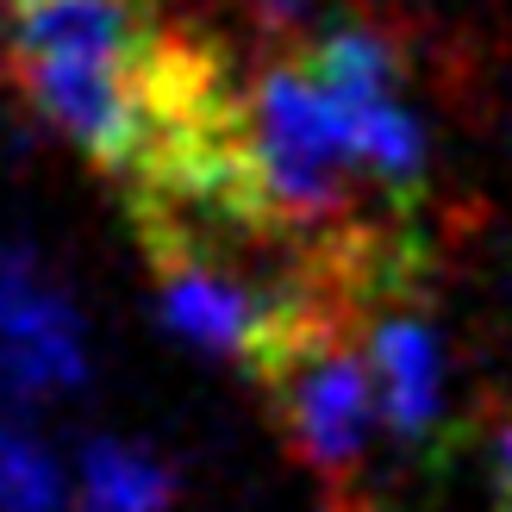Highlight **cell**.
Returning a JSON list of instances; mask_svg holds the SVG:
<instances>
[{
    "instance_id": "cell-7",
    "label": "cell",
    "mask_w": 512,
    "mask_h": 512,
    "mask_svg": "<svg viewBox=\"0 0 512 512\" xmlns=\"http://www.w3.org/2000/svg\"><path fill=\"white\" fill-rule=\"evenodd\" d=\"M63 506V475L57 456L44 450L32 406L0 413V512H57Z\"/></svg>"
},
{
    "instance_id": "cell-8",
    "label": "cell",
    "mask_w": 512,
    "mask_h": 512,
    "mask_svg": "<svg viewBox=\"0 0 512 512\" xmlns=\"http://www.w3.org/2000/svg\"><path fill=\"white\" fill-rule=\"evenodd\" d=\"M232 7L244 13V25L269 50H300L331 13H344L350 0H232Z\"/></svg>"
},
{
    "instance_id": "cell-10",
    "label": "cell",
    "mask_w": 512,
    "mask_h": 512,
    "mask_svg": "<svg viewBox=\"0 0 512 512\" xmlns=\"http://www.w3.org/2000/svg\"><path fill=\"white\" fill-rule=\"evenodd\" d=\"M25 275V263H19V256H0V300H7L13 294V281Z\"/></svg>"
},
{
    "instance_id": "cell-4",
    "label": "cell",
    "mask_w": 512,
    "mask_h": 512,
    "mask_svg": "<svg viewBox=\"0 0 512 512\" xmlns=\"http://www.w3.org/2000/svg\"><path fill=\"white\" fill-rule=\"evenodd\" d=\"M356 331H363L375 369L381 431L406 450H425L444 425V344L425 306L413 300V275L381 281L356 300Z\"/></svg>"
},
{
    "instance_id": "cell-3",
    "label": "cell",
    "mask_w": 512,
    "mask_h": 512,
    "mask_svg": "<svg viewBox=\"0 0 512 512\" xmlns=\"http://www.w3.org/2000/svg\"><path fill=\"white\" fill-rule=\"evenodd\" d=\"M250 381L263 388L294 463L325 488V512H363L381 400L363 331H356V294L319 300Z\"/></svg>"
},
{
    "instance_id": "cell-11",
    "label": "cell",
    "mask_w": 512,
    "mask_h": 512,
    "mask_svg": "<svg viewBox=\"0 0 512 512\" xmlns=\"http://www.w3.org/2000/svg\"><path fill=\"white\" fill-rule=\"evenodd\" d=\"M0 7H7V0H0Z\"/></svg>"
},
{
    "instance_id": "cell-6",
    "label": "cell",
    "mask_w": 512,
    "mask_h": 512,
    "mask_svg": "<svg viewBox=\"0 0 512 512\" xmlns=\"http://www.w3.org/2000/svg\"><path fill=\"white\" fill-rule=\"evenodd\" d=\"M75 500H82V512H169L175 506V475L138 444L94 438L82 450Z\"/></svg>"
},
{
    "instance_id": "cell-1",
    "label": "cell",
    "mask_w": 512,
    "mask_h": 512,
    "mask_svg": "<svg viewBox=\"0 0 512 512\" xmlns=\"http://www.w3.org/2000/svg\"><path fill=\"white\" fill-rule=\"evenodd\" d=\"M0 63L25 107L119 188L232 82L207 38L163 19V0H7Z\"/></svg>"
},
{
    "instance_id": "cell-2",
    "label": "cell",
    "mask_w": 512,
    "mask_h": 512,
    "mask_svg": "<svg viewBox=\"0 0 512 512\" xmlns=\"http://www.w3.org/2000/svg\"><path fill=\"white\" fill-rule=\"evenodd\" d=\"M244 188L256 219L319 256H350L394 238V207L381 200L350 119L300 63V50H269L244 75Z\"/></svg>"
},
{
    "instance_id": "cell-9",
    "label": "cell",
    "mask_w": 512,
    "mask_h": 512,
    "mask_svg": "<svg viewBox=\"0 0 512 512\" xmlns=\"http://www.w3.org/2000/svg\"><path fill=\"white\" fill-rule=\"evenodd\" d=\"M494 506L512 512V406L494 425Z\"/></svg>"
},
{
    "instance_id": "cell-5",
    "label": "cell",
    "mask_w": 512,
    "mask_h": 512,
    "mask_svg": "<svg viewBox=\"0 0 512 512\" xmlns=\"http://www.w3.org/2000/svg\"><path fill=\"white\" fill-rule=\"evenodd\" d=\"M0 350H7L13 369L32 381V394L82 388V375H88L82 325H75L69 300L57 288H44L32 269H25L13 281V294L0 300Z\"/></svg>"
}]
</instances>
